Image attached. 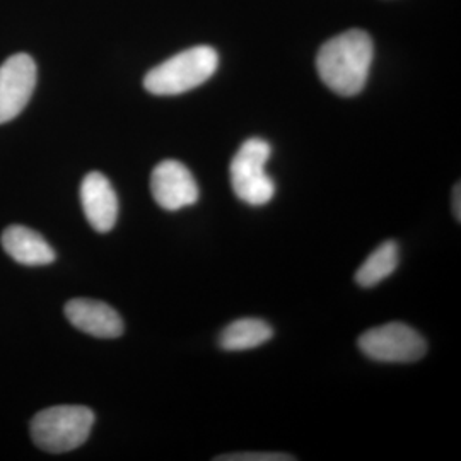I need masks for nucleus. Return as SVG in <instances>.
<instances>
[{"instance_id":"f257e3e1","label":"nucleus","mask_w":461,"mask_h":461,"mask_svg":"<svg viewBox=\"0 0 461 461\" xmlns=\"http://www.w3.org/2000/svg\"><path fill=\"white\" fill-rule=\"evenodd\" d=\"M375 57L371 36L363 30H348L329 40L316 55L321 81L339 96H356L364 89Z\"/></svg>"},{"instance_id":"f03ea898","label":"nucleus","mask_w":461,"mask_h":461,"mask_svg":"<svg viewBox=\"0 0 461 461\" xmlns=\"http://www.w3.org/2000/svg\"><path fill=\"white\" fill-rule=\"evenodd\" d=\"M217 66L219 55L212 47H194L150 68L144 77V87L156 96L183 95L209 81Z\"/></svg>"},{"instance_id":"7ed1b4c3","label":"nucleus","mask_w":461,"mask_h":461,"mask_svg":"<svg viewBox=\"0 0 461 461\" xmlns=\"http://www.w3.org/2000/svg\"><path fill=\"white\" fill-rule=\"evenodd\" d=\"M95 420V412L83 405L50 407L34 415L32 438L43 451L67 453L87 441Z\"/></svg>"},{"instance_id":"20e7f679","label":"nucleus","mask_w":461,"mask_h":461,"mask_svg":"<svg viewBox=\"0 0 461 461\" xmlns=\"http://www.w3.org/2000/svg\"><path fill=\"white\" fill-rule=\"evenodd\" d=\"M270 154V144L255 137L245 140L230 161L232 190L248 205L262 207L276 195V183L265 171Z\"/></svg>"},{"instance_id":"39448f33","label":"nucleus","mask_w":461,"mask_h":461,"mask_svg":"<svg viewBox=\"0 0 461 461\" xmlns=\"http://www.w3.org/2000/svg\"><path fill=\"white\" fill-rule=\"evenodd\" d=\"M357 344L364 356L378 363H415L428 352L424 337L400 321L364 331Z\"/></svg>"},{"instance_id":"423d86ee","label":"nucleus","mask_w":461,"mask_h":461,"mask_svg":"<svg viewBox=\"0 0 461 461\" xmlns=\"http://www.w3.org/2000/svg\"><path fill=\"white\" fill-rule=\"evenodd\" d=\"M36 86V64L16 53L0 66V125L14 120L30 103Z\"/></svg>"},{"instance_id":"0eeeda50","label":"nucleus","mask_w":461,"mask_h":461,"mask_svg":"<svg viewBox=\"0 0 461 461\" xmlns=\"http://www.w3.org/2000/svg\"><path fill=\"white\" fill-rule=\"evenodd\" d=\"M150 192L156 203L165 211H180L198 202V185L186 166L167 159L154 167Z\"/></svg>"},{"instance_id":"6e6552de","label":"nucleus","mask_w":461,"mask_h":461,"mask_svg":"<svg viewBox=\"0 0 461 461\" xmlns=\"http://www.w3.org/2000/svg\"><path fill=\"white\" fill-rule=\"evenodd\" d=\"M81 203L84 215L101 234L115 228L118 219V198L110 180L98 171L86 175L81 183Z\"/></svg>"},{"instance_id":"1a4fd4ad","label":"nucleus","mask_w":461,"mask_h":461,"mask_svg":"<svg viewBox=\"0 0 461 461\" xmlns=\"http://www.w3.org/2000/svg\"><path fill=\"white\" fill-rule=\"evenodd\" d=\"M67 320L96 339H116L123 333V320L110 304L95 299H72L66 304Z\"/></svg>"},{"instance_id":"9d476101","label":"nucleus","mask_w":461,"mask_h":461,"mask_svg":"<svg viewBox=\"0 0 461 461\" xmlns=\"http://www.w3.org/2000/svg\"><path fill=\"white\" fill-rule=\"evenodd\" d=\"M2 247L17 264L28 267L50 265L57 258L55 249L40 232L19 224H13L2 232Z\"/></svg>"},{"instance_id":"9b49d317","label":"nucleus","mask_w":461,"mask_h":461,"mask_svg":"<svg viewBox=\"0 0 461 461\" xmlns=\"http://www.w3.org/2000/svg\"><path fill=\"white\" fill-rule=\"evenodd\" d=\"M274 337V329L258 318H241L230 323L219 337V346L230 352L264 346Z\"/></svg>"},{"instance_id":"f8f14e48","label":"nucleus","mask_w":461,"mask_h":461,"mask_svg":"<svg viewBox=\"0 0 461 461\" xmlns=\"http://www.w3.org/2000/svg\"><path fill=\"white\" fill-rule=\"evenodd\" d=\"M398 249L400 248L395 241H384L379 245L356 272V282L367 289L390 277L398 267Z\"/></svg>"},{"instance_id":"ddd939ff","label":"nucleus","mask_w":461,"mask_h":461,"mask_svg":"<svg viewBox=\"0 0 461 461\" xmlns=\"http://www.w3.org/2000/svg\"><path fill=\"white\" fill-rule=\"evenodd\" d=\"M293 461L294 456L282 453H236L217 456L215 461Z\"/></svg>"},{"instance_id":"4468645a","label":"nucleus","mask_w":461,"mask_h":461,"mask_svg":"<svg viewBox=\"0 0 461 461\" xmlns=\"http://www.w3.org/2000/svg\"><path fill=\"white\" fill-rule=\"evenodd\" d=\"M453 214L455 217L461 221V192H460V183L455 186V190H453Z\"/></svg>"}]
</instances>
